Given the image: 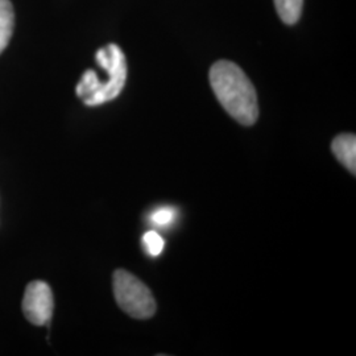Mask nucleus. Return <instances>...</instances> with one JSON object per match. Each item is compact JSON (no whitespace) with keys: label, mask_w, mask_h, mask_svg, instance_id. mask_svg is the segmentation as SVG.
<instances>
[{"label":"nucleus","mask_w":356,"mask_h":356,"mask_svg":"<svg viewBox=\"0 0 356 356\" xmlns=\"http://www.w3.org/2000/svg\"><path fill=\"white\" fill-rule=\"evenodd\" d=\"M331 151L338 161L356 175V136L354 134L338 135L331 144Z\"/></svg>","instance_id":"nucleus-5"},{"label":"nucleus","mask_w":356,"mask_h":356,"mask_svg":"<svg viewBox=\"0 0 356 356\" xmlns=\"http://www.w3.org/2000/svg\"><path fill=\"white\" fill-rule=\"evenodd\" d=\"M304 0H275V6L281 20L285 24L293 26L300 20Z\"/></svg>","instance_id":"nucleus-7"},{"label":"nucleus","mask_w":356,"mask_h":356,"mask_svg":"<svg viewBox=\"0 0 356 356\" xmlns=\"http://www.w3.org/2000/svg\"><path fill=\"white\" fill-rule=\"evenodd\" d=\"M15 13L10 0H0V54L13 38Z\"/></svg>","instance_id":"nucleus-6"},{"label":"nucleus","mask_w":356,"mask_h":356,"mask_svg":"<svg viewBox=\"0 0 356 356\" xmlns=\"http://www.w3.org/2000/svg\"><path fill=\"white\" fill-rule=\"evenodd\" d=\"M53 309L54 300L51 286L44 281H32L28 284L23 298V312L26 318L35 326L49 325Z\"/></svg>","instance_id":"nucleus-4"},{"label":"nucleus","mask_w":356,"mask_h":356,"mask_svg":"<svg viewBox=\"0 0 356 356\" xmlns=\"http://www.w3.org/2000/svg\"><path fill=\"white\" fill-rule=\"evenodd\" d=\"M210 85L222 107L243 126L259 118L257 94L242 69L231 61H218L210 69Z\"/></svg>","instance_id":"nucleus-1"},{"label":"nucleus","mask_w":356,"mask_h":356,"mask_svg":"<svg viewBox=\"0 0 356 356\" xmlns=\"http://www.w3.org/2000/svg\"><path fill=\"white\" fill-rule=\"evenodd\" d=\"M114 296L119 307L132 318L148 319L156 313V301L149 288L124 269L115 270Z\"/></svg>","instance_id":"nucleus-2"},{"label":"nucleus","mask_w":356,"mask_h":356,"mask_svg":"<svg viewBox=\"0 0 356 356\" xmlns=\"http://www.w3.org/2000/svg\"><path fill=\"white\" fill-rule=\"evenodd\" d=\"M175 216H176V210L173 207L164 206V207L156 209L149 216V220L154 226H168L175 220Z\"/></svg>","instance_id":"nucleus-9"},{"label":"nucleus","mask_w":356,"mask_h":356,"mask_svg":"<svg viewBox=\"0 0 356 356\" xmlns=\"http://www.w3.org/2000/svg\"><path fill=\"white\" fill-rule=\"evenodd\" d=\"M143 244H144L147 252L153 256V257H156V256H159V254L164 251L165 242H164V239L161 238V235L159 232L148 231L143 236Z\"/></svg>","instance_id":"nucleus-8"},{"label":"nucleus","mask_w":356,"mask_h":356,"mask_svg":"<svg viewBox=\"0 0 356 356\" xmlns=\"http://www.w3.org/2000/svg\"><path fill=\"white\" fill-rule=\"evenodd\" d=\"M95 60L107 72L108 79L104 83L101 82L94 95L83 102L90 107L114 101L122 92L127 81L126 56L118 45L108 44L104 48H101L95 53Z\"/></svg>","instance_id":"nucleus-3"}]
</instances>
